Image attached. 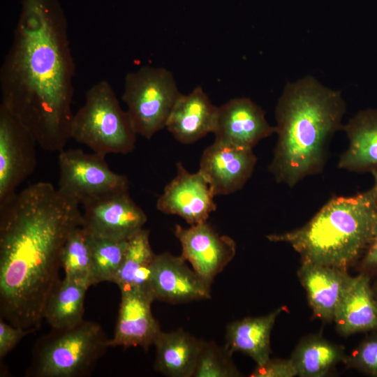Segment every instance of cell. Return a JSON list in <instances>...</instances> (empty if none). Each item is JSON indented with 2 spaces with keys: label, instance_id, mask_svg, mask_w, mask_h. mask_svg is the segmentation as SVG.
<instances>
[{
  "label": "cell",
  "instance_id": "1",
  "mask_svg": "<svg viewBox=\"0 0 377 377\" xmlns=\"http://www.w3.org/2000/svg\"><path fill=\"white\" fill-rule=\"evenodd\" d=\"M58 0H22L0 68L1 104L49 151L71 138L75 63Z\"/></svg>",
  "mask_w": 377,
  "mask_h": 377
},
{
  "label": "cell",
  "instance_id": "2",
  "mask_svg": "<svg viewBox=\"0 0 377 377\" xmlns=\"http://www.w3.org/2000/svg\"><path fill=\"white\" fill-rule=\"evenodd\" d=\"M80 204L50 182H38L0 205V315L38 330L60 280L61 253L82 226Z\"/></svg>",
  "mask_w": 377,
  "mask_h": 377
},
{
  "label": "cell",
  "instance_id": "3",
  "mask_svg": "<svg viewBox=\"0 0 377 377\" xmlns=\"http://www.w3.org/2000/svg\"><path fill=\"white\" fill-rule=\"evenodd\" d=\"M346 111L341 92L311 76L286 84L276 106L277 142L269 165L277 182L292 188L323 170Z\"/></svg>",
  "mask_w": 377,
  "mask_h": 377
},
{
  "label": "cell",
  "instance_id": "4",
  "mask_svg": "<svg viewBox=\"0 0 377 377\" xmlns=\"http://www.w3.org/2000/svg\"><path fill=\"white\" fill-rule=\"evenodd\" d=\"M377 226L373 188L330 199L301 228L267 236L290 244L304 263L346 269L366 251Z\"/></svg>",
  "mask_w": 377,
  "mask_h": 377
},
{
  "label": "cell",
  "instance_id": "5",
  "mask_svg": "<svg viewBox=\"0 0 377 377\" xmlns=\"http://www.w3.org/2000/svg\"><path fill=\"white\" fill-rule=\"evenodd\" d=\"M109 339L98 323L89 320L68 328H52L36 341L26 376H87L110 347Z\"/></svg>",
  "mask_w": 377,
  "mask_h": 377
},
{
  "label": "cell",
  "instance_id": "6",
  "mask_svg": "<svg viewBox=\"0 0 377 377\" xmlns=\"http://www.w3.org/2000/svg\"><path fill=\"white\" fill-rule=\"evenodd\" d=\"M137 133L107 80L93 84L82 106L73 114L70 135L94 152L126 154L135 148Z\"/></svg>",
  "mask_w": 377,
  "mask_h": 377
},
{
  "label": "cell",
  "instance_id": "7",
  "mask_svg": "<svg viewBox=\"0 0 377 377\" xmlns=\"http://www.w3.org/2000/svg\"><path fill=\"white\" fill-rule=\"evenodd\" d=\"M181 94L170 71L145 66L126 75L121 99L137 134L149 140L165 127Z\"/></svg>",
  "mask_w": 377,
  "mask_h": 377
},
{
  "label": "cell",
  "instance_id": "8",
  "mask_svg": "<svg viewBox=\"0 0 377 377\" xmlns=\"http://www.w3.org/2000/svg\"><path fill=\"white\" fill-rule=\"evenodd\" d=\"M105 157L77 149L59 151L58 188L80 205L112 192L128 189L127 177L110 170Z\"/></svg>",
  "mask_w": 377,
  "mask_h": 377
},
{
  "label": "cell",
  "instance_id": "9",
  "mask_svg": "<svg viewBox=\"0 0 377 377\" xmlns=\"http://www.w3.org/2000/svg\"><path fill=\"white\" fill-rule=\"evenodd\" d=\"M37 144L28 129L0 104V205L16 192L36 165Z\"/></svg>",
  "mask_w": 377,
  "mask_h": 377
},
{
  "label": "cell",
  "instance_id": "10",
  "mask_svg": "<svg viewBox=\"0 0 377 377\" xmlns=\"http://www.w3.org/2000/svg\"><path fill=\"white\" fill-rule=\"evenodd\" d=\"M82 205V226L98 238L128 240L143 228L147 220L130 197L128 189L95 198Z\"/></svg>",
  "mask_w": 377,
  "mask_h": 377
},
{
  "label": "cell",
  "instance_id": "11",
  "mask_svg": "<svg viewBox=\"0 0 377 377\" xmlns=\"http://www.w3.org/2000/svg\"><path fill=\"white\" fill-rule=\"evenodd\" d=\"M175 235L180 242L182 257L211 284L236 253L235 241L219 234L207 221L189 228L176 225Z\"/></svg>",
  "mask_w": 377,
  "mask_h": 377
},
{
  "label": "cell",
  "instance_id": "12",
  "mask_svg": "<svg viewBox=\"0 0 377 377\" xmlns=\"http://www.w3.org/2000/svg\"><path fill=\"white\" fill-rule=\"evenodd\" d=\"M214 196L199 171L190 172L178 163L176 176L165 187L156 208L164 214L182 218L190 226L195 225L207 221L216 209Z\"/></svg>",
  "mask_w": 377,
  "mask_h": 377
},
{
  "label": "cell",
  "instance_id": "13",
  "mask_svg": "<svg viewBox=\"0 0 377 377\" xmlns=\"http://www.w3.org/2000/svg\"><path fill=\"white\" fill-rule=\"evenodd\" d=\"M211 285L188 266L182 256L168 252L155 256L150 278L155 300L170 304L208 300Z\"/></svg>",
  "mask_w": 377,
  "mask_h": 377
},
{
  "label": "cell",
  "instance_id": "14",
  "mask_svg": "<svg viewBox=\"0 0 377 377\" xmlns=\"http://www.w3.org/2000/svg\"><path fill=\"white\" fill-rule=\"evenodd\" d=\"M215 141L253 149L261 140L276 133L265 112L248 98H236L218 107L214 130Z\"/></svg>",
  "mask_w": 377,
  "mask_h": 377
},
{
  "label": "cell",
  "instance_id": "15",
  "mask_svg": "<svg viewBox=\"0 0 377 377\" xmlns=\"http://www.w3.org/2000/svg\"><path fill=\"white\" fill-rule=\"evenodd\" d=\"M257 161L252 149L215 141L202 154L199 172L214 195H228L241 189L251 176Z\"/></svg>",
  "mask_w": 377,
  "mask_h": 377
},
{
  "label": "cell",
  "instance_id": "16",
  "mask_svg": "<svg viewBox=\"0 0 377 377\" xmlns=\"http://www.w3.org/2000/svg\"><path fill=\"white\" fill-rule=\"evenodd\" d=\"M155 300L151 290H121L119 313L110 347L140 346L147 350L161 331L151 305Z\"/></svg>",
  "mask_w": 377,
  "mask_h": 377
},
{
  "label": "cell",
  "instance_id": "17",
  "mask_svg": "<svg viewBox=\"0 0 377 377\" xmlns=\"http://www.w3.org/2000/svg\"><path fill=\"white\" fill-rule=\"evenodd\" d=\"M217 109L202 88L197 87L187 95L181 94L165 127L181 143H193L213 132Z\"/></svg>",
  "mask_w": 377,
  "mask_h": 377
},
{
  "label": "cell",
  "instance_id": "18",
  "mask_svg": "<svg viewBox=\"0 0 377 377\" xmlns=\"http://www.w3.org/2000/svg\"><path fill=\"white\" fill-rule=\"evenodd\" d=\"M334 320L343 335L377 328V302L367 275L349 276L336 309Z\"/></svg>",
  "mask_w": 377,
  "mask_h": 377
},
{
  "label": "cell",
  "instance_id": "19",
  "mask_svg": "<svg viewBox=\"0 0 377 377\" xmlns=\"http://www.w3.org/2000/svg\"><path fill=\"white\" fill-rule=\"evenodd\" d=\"M298 276L316 316L327 321L334 320L337 306L350 276L346 269L302 263Z\"/></svg>",
  "mask_w": 377,
  "mask_h": 377
},
{
  "label": "cell",
  "instance_id": "20",
  "mask_svg": "<svg viewBox=\"0 0 377 377\" xmlns=\"http://www.w3.org/2000/svg\"><path fill=\"white\" fill-rule=\"evenodd\" d=\"M348 148L341 155L338 167L352 172L377 170V110L358 112L343 125Z\"/></svg>",
  "mask_w": 377,
  "mask_h": 377
},
{
  "label": "cell",
  "instance_id": "21",
  "mask_svg": "<svg viewBox=\"0 0 377 377\" xmlns=\"http://www.w3.org/2000/svg\"><path fill=\"white\" fill-rule=\"evenodd\" d=\"M201 341L182 329L161 331L154 343L155 370L170 377L193 376Z\"/></svg>",
  "mask_w": 377,
  "mask_h": 377
},
{
  "label": "cell",
  "instance_id": "22",
  "mask_svg": "<svg viewBox=\"0 0 377 377\" xmlns=\"http://www.w3.org/2000/svg\"><path fill=\"white\" fill-rule=\"evenodd\" d=\"M282 310L279 307L265 316L244 318L229 323L225 346L232 354L240 352L249 355L256 365L264 364L270 358V334Z\"/></svg>",
  "mask_w": 377,
  "mask_h": 377
},
{
  "label": "cell",
  "instance_id": "23",
  "mask_svg": "<svg viewBox=\"0 0 377 377\" xmlns=\"http://www.w3.org/2000/svg\"><path fill=\"white\" fill-rule=\"evenodd\" d=\"M155 256L149 242V231L142 228L128 239L123 260L113 283L120 290H151L150 278Z\"/></svg>",
  "mask_w": 377,
  "mask_h": 377
},
{
  "label": "cell",
  "instance_id": "24",
  "mask_svg": "<svg viewBox=\"0 0 377 377\" xmlns=\"http://www.w3.org/2000/svg\"><path fill=\"white\" fill-rule=\"evenodd\" d=\"M85 284L64 278L60 279L46 302L43 317L53 329L73 327L83 319Z\"/></svg>",
  "mask_w": 377,
  "mask_h": 377
},
{
  "label": "cell",
  "instance_id": "25",
  "mask_svg": "<svg viewBox=\"0 0 377 377\" xmlns=\"http://www.w3.org/2000/svg\"><path fill=\"white\" fill-rule=\"evenodd\" d=\"M291 359L297 376L321 377L339 362L344 361L343 350L320 337H311L301 341L296 347Z\"/></svg>",
  "mask_w": 377,
  "mask_h": 377
},
{
  "label": "cell",
  "instance_id": "26",
  "mask_svg": "<svg viewBox=\"0 0 377 377\" xmlns=\"http://www.w3.org/2000/svg\"><path fill=\"white\" fill-rule=\"evenodd\" d=\"M61 261L65 278L89 287L92 286L91 237L82 226L75 228L68 237Z\"/></svg>",
  "mask_w": 377,
  "mask_h": 377
},
{
  "label": "cell",
  "instance_id": "27",
  "mask_svg": "<svg viewBox=\"0 0 377 377\" xmlns=\"http://www.w3.org/2000/svg\"><path fill=\"white\" fill-rule=\"evenodd\" d=\"M90 237L92 285L103 281L113 282L123 260L128 240L106 239L91 235Z\"/></svg>",
  "mask_w": 377,
  "mask_h": 377
},
{
  "label": "cell",
  "instance_id": "28",
  "mask_svg": "<svg viewBox=\"0 0 377 377\" xmlns=\"http://www.w3.org/2000/svg\"><path fill=\"white\" fill-rule=\"evenodd\" d=\"M232 354L214 341L202 340L193 377H237L241 374L232 360Z\"/></svg>",
  "mask_w": 377,
  "mask_h": 377
},
{
  "label": "cell",
  "instance_id": "29",
  "mask_svg": "<svg viewBox=\"0 0 377 377\" xmlns=\"http://www.w3.org/2000/svg\"><path fill=\"white\" fill-rule=\"evenodd\" d=\"M348 360L352 365L377 376V336L362 343Z\"/></svg>",
  "mask_w": 377,
  "mask_h": 377
},
{
  "label": "cell",
  "instance_id": "30",
  "mask_svg": "<svg viewBox=\"0 0 377 377\" xmlns=\"http://www.w3.org/2000/svg\"><path fill=\"white\" fill-rule=\"evenodd\" d=\"M297 376L296 367L289 360L271 359L256 367L251 373V377H293Z\"/></svg>",
  "mask_w": 377,
  "mask_h": 377
},
{
  "label": "cell",
  "instance_id": "31",
  "mask_svg": "<svg viewBox=\"0 0 377 377\" xmlns=\"http://www.w3.org/2000/svg\"><path fill=\"white\" fill-rule=\"evenodd\" d=\"M35 329L27 330L16 327L0 319V357L8 355L27 335L36 332Z\"/></svg>",
  "mask_w": 377,
  "mask_h": 377
},
{
  "label": "cell",
  "instance_id": "32",
  "mask_svg": "<svg viewBox=\"0 0 377 377\" xmlns=\"http://www.w3.org/2000/svg\"><path fill=\"white\" fill-rule=\"evenodd\" d=\"M363 265L366 267L377 266V226L371 242L366 250Z\"/></svg>",
  "mask_w": 377,
  "mask_h": 377
},
{
  "label": "cell",
  "instance_id": "33",
  "mask_svg": "<svg viewBox=\"0 0 377 377\" xmlns=\"http://www.w3.org/2000/svg\"><path fill=\"white\" fill-rule=\"evenodd\" d=\"M371 173H372V175L374 176V187L372 188H373V191H374V195H375V198H376V202H377V170H372Z\"/></svg>",
  "mask_w": 377,
  "mask_h": 377
}]
</instances>
